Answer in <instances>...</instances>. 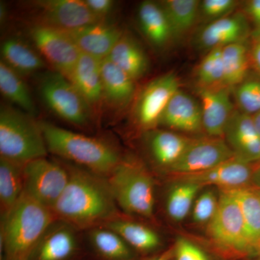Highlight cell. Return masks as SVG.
<instances>
[{
	"label": "cell",
	"mask_w": 260,
	"mask_h": 260,
	"mask_svg": "<svg viewBox=\"0 0 260 260\" xmlns=\"http://www.w3.org/2000/svg\"><path fill=\"white\" fill-rule=\"evenodd\" d=\"M62 161L68 168L69 180L52 208L56 218L84 232L102 226L123 215L107 178L75 164Z\"/></svg>",
	"instance_id": "6da1fadb"
},
{
	"label": "cell",
	"mask_w": 260,
	"mask_h": 260,
	"mask_svg": "<svg viewBox=\"0 0 260 260\" xmlns=\"http://www.w3.org/2000/svg\"><path fill=\"white\" fill-rule=\"evenodd\" d=\"M39 124L49 153L102 177H109L124 157L116 143L107 138L75 133L49 121Z\"/></svg>",
	"instance_id": "7a4b0ae2"
},
{
	"label": "cell",
	"mask_w": 260,
	"mask_h": 260,
	"mask_svg": "<svg viewBox=\"0 0 260 260\" xmlns=\"http://www.w3.org/2000/svg\"><path fill=\"white\" fill-rule=\"evenodd\" d=\"M55 218L52 210L24 193L9 213L1 219L3 260H28L42 234Z\"/></svg>",
	"instance_id": "3957f363"
},
{
	"label": "cell",
	"mask_w": 260,
	"mask_h": 260,
	"mask_svg": "<svg viewBox=\"0 0 260 260\" xmlns=\"http://www.w3.org/2000/svg\"><path fill=\"white\" fill-rule=\"evenodd\" d=\"M107 179L121 213L126 216L153 220L155 208V180L141 162L124 155Z\"/></svg>",
	"instance_id": "277c9868"
},
{
	"label": "cell",
	"mask_w": 260,
	"mask_h": 260,
	"mask_svg": "<svg viewBox=\"0 0 260 260\" xmlns=\"http://www.w3.org/2000/svg\"><path fill=\"white\" fill-rule=\"evenodd\" d=\"M48 149L39 121L18 108H0V157L25 164L47 157Z\"/></svg>",
	"instance_id": "5b68a950"
},
{
	"label": "cell",
	"mask_w": 260,
	"mask_h": 260,
	"mask_svg": "<svg viewBox=\"0 0 260 260\" xmlns=\"http://www.w3.org/2000/svg\"><path fill=\"white\" fill-rule=\"evenodd\" d=\"M38 90L48 109L65 122L85 129L94 121L78 90L61 73L44 72L39 76Z\"/></svg>",
	"instance_id": "8992f818"
},
{
	"label": "cell",
	"mask_w": 260,
	"mask_h": 260,
	"mask_svg": "<svg viewBox=\"0 0 260 260\" xmlns=\"http://www.w3.org/2000/svg\"><path fill=\"white\" fill-rule=\"evenodd\" d=\"M69 180L62 160L47 157L30 160L24 166V193L52 210Z\"/></svg>",
	"instance_id": "52a82bcc"
},
{
	"label": "cell",
	"mask_w": 260,
	"mask_h": 260,
	"mask_svg": "<svg viewBox=\"0 0 260 260\" xmlns=\"http://www.w3.org/2000/svg\"><path fill=\"white\" fill-rule=\"evenodd\" d=\"M180 90V83L173 73L160 75L137 94L132 107L131 119L142 133L158 128L160 119L174 94Z\"/></svg>",
	"instance_id": "ba28073f"
},
{
	"label": "cell",
	"mask_w": 260,
	"mask_h": 260,
	"mask_svg": "<svg viewBox=\"0 0 260 260\" xmlns=\"http://www.w3.org/2000/svg\"><path fill=\"white\" fill-rule=\"evenodd\" d=\"M208 234L223 249L246 255L248 242L240 206L233 190H222L218 208L208 223Z\"/></svg>",
	"instance_id": "9c48e42d"
},
{
	"label": "cell",
	"mask_w": 260,
	"mask_h": 260,
	"mask_svg": "<svg viewBox=\"0 0 260 260\" xmlns=\"http://www.w3.org/2000/svg\"><path fill=\"white\" fill-rule=\"evenodd\" d=\"M29 37L38 52L53 70L68 78L82 53L66 32L32 24Z\"/></svg>",
	"instance_id": "30bf717a"
},
{
	"label": "cell",
	"mask_w": 260,
	"mask_h": 260,
	"mask_svg": "<svg viewBox=\"0 0 260 260\" xmlns=\"http://www.w3.org/2000/svg\"><path fill=\"white\" fill-rule=\"evenodd\" d=\"M83 243V232L56 218L42 234L28 260H78Z\"/></svg>",
	"instance_id": "8fae6325"
},
{
	"label": "cell",
	"mask_w": 260,
	"mask_h": 260,
	"mask_svg": "<svg viewBox=\"0 0 260 260\" xmlns=\"http://www.w3.org/2000/svg\"><path fill=\"white\" fill-rule=\"evenodd\" d=\"M34 23L70 31L102 22L88 9L84 0H41L32 2Z\"/></svg>",
	"instance_id": "7c38bea8"
},
{
	"label": "cell",
	"mask_w": 260,
	"mask_h": 260,
	"mask_svg": "<svg viewBox=\"0 0 260 260\" xmlns=\"http://www.w3.org/2000/svg\"><path fill=\"white\" fill-rule=\"evenodd\" d=\"M234 155L223 138L193 139L184 154L167 173L176 176L189 175L209 170Z\"/></svg>",
	"instance_id": "4fadbf2b"
},
{
	"label": "cell",
	"mask_w": 260,
	"mask_h": 260,
	"mask_svg": "<svg viewBox=\"0 0 260 260\" xmlns=\"http://www.w3.org/2000/svg\"><path fill=\"white\" fill-rule=\"evenodd\" d=\"M102 61L93 56L81 54L68 77L88 107L93 120L101 116L104 109Z\"/></svg>",
	"instance_id": "5bb4252c"
},
{
	"label": "cell",
	"mask_w": 260,
	"mask_h": 260,
	"mask_svg": "<svg viewBox=\"0 0 260 260\" xmlns=\"http://www.w3.org/2000/svg\"><path fill=\"white\" fill-rule=\"evenodd\" d=\"M223 139L235 158L251 165L260 162V137L252 116L235 109L225 127Z\"/></svg>",
	"instance_id": "9a60e30c"
},
{
	"label": "cell",
	"mask_w": 260,
	"mask_h": 260,
	"mask_svg": "<svg viewBox=\"0 0 260 260\" xmlns=\"http://www.w3.org/2000/svg\"><path fill=\"white\" fill-rule=\"evenodd\" d=\"M253 169L251 164L234 157L204 172L174 177L177 180L191 181L204 187L214 186L222 190H236L252 186Z\"/></svg>",
	"instance_id": "2e32d148"
},
{
	"label": "cell",
	"mask_w": 260,
	"mask_h": 260,
	"mask_svg": "<svg viewBox=\"0 0 260 260\" xmlns=\"http://www.w3.org/2000/svg\"><path fill=\"white\" fill-rule=\"evenodd\" d=\"M250 28L247 17L238 12L210 23H205L197 34L196 44L200 49L210 51L236 43L246 42Z\"/></svg>",
	"instance_id": "e0dca14e"
},
{
	"label": "cell",
	"mask_w": 260,
	"mask_h": 260,
	"mask_svg": "<svg viewBox=\"0 0 260 260\" xmlns=\"http://www.w3.org/2000/svg\"><path fill=\"white\" fill-rule=\"evenodd\" d=\"M227 87L198 88L203 114V129L212 138H223L224 132L234 109Z\"/></svg>",
	"instance_id": "ac0fdd59"
},
{
	"label": "cell",
	"mask_w": 260,
	"mask_h": 260,
	"mask_svg": "<svg viewBox=\"0 0 260 260\" xmlns=\"http://www.w3.org/2000/svg\"><path fill=\"white\" fill-rule=\"evenodd\" d=\"M143 137L150 160L165 172L178 161L193 140L172 130L159 128L145 132Z\"/></svg>",
	"instance_id": "d6986e66"
},
{
	"label": "cell",
	"mask_w": 260,
	"mask_h": 260,
	"mask_svg": "<svg viewBox=\"0 0 260 260\" xmlns=\"http://www.w3.org/2000/svg\"><path fill=\"white\" fill-rule=\"evenodd\" d=\"M104 109L121 112L134 102L136 81L116 66L109 58L102 61Z\"/></svg>",
	"instance_id": "ffe728a7"
},
{
	"label": "cell",
	"mask_w": 260,
	"mask_h": 260,
	"mask_svg": "<svg viewBox=\"0 0 260 260\" xmlns=\"http://www.w3.org/2000/svg\"><path fill=\"white\" fill-rule=\"evenodd\" d=\"M82 54L103 59L108 57L123 32L119 27L107 21L90 24L65 31Z\"/></svg>",
	"instance_id": "44dd1931"
},
{
	"label": "cell",
	"mask_w": 260,
	"mask_h": 260,
	"mask_svg": "<svg viewBox=\"0 0 260 260\" xmlns=\"http://www.w3.org/2000/svg\"><path fill=\"white\" fill-rule=\"evenodd\" d=\"M159 126L189 134L202 133L204 129L200 103L180 89L168 104Z\"/></svg>",
	"instance_id": "7402d4cb"
},
{
	"label": "cell",
	"mask_w": 260,
	"mask_h": 260,
	"mask_svg": "<svg viewBox=\"0 0 260 260\" xmlns=\"http://www.w3.org/2000/svg\"><path fill=\"white\" fill-rule=\"evenodd\" d=\"M137 17L142 34L155 49L162 50L175 42L172 26L160 3L142 2Z\"/></svg>",
	"instance_id": "603a6c76"
},
{
	"label": "cell",
	"mask_w": 260,
	"mask_h": 260,
	"mask_svg": "<svg viewBox=\"0 0 260 260\" xmlns=\"http://www.w3.org/2000/svg\"><path fill=\"white\" fill-rule=\"evenodd\" d=\"M84 241L99 260H134L135 251L117 233L104 226L83 232Z\"/></svg>",
	"instance_id": "cb8c5ba5"
},
{
	"label": "cell",
	"mask_w": 260,
	"mask_h": 260,
	"mask_svg": "<svg viewBox=\"0 0 260 260\" xmlns=\"http://www.w3.org/2000/svg\"><path fill=\"white\" fill-rule=\"evenodd\" d=\"M108 58L135 81L143 78L150 68L143 48L134 37L125 32H123Z\"/></svg>",
	"instance_id": "d4e9b609"
},
{
	"label": "cell",
	"mask_w": 260,
	"mask_h": 260,
	"mask_svg": "<svg viewBox=\"0 0 260 260\" xmlns=\"http://www.w3.org/2000/svg\"><path fill=\"white\" fill-rule=\"evenodd\" d=\"M1 61L22 77L38 73L47 67L35 47L18 37L5 39L1 45Z\"/></svg>",
	"instance_id": "484cf974"
},
{
	"label": "cell",
	"mask_w": 260,
	"mask_h": 260,
	"mask_svg": "<svg viewBox=\"0 0 260 260\" xmlns=\"http://www.w3.org/2000/svg\"><path fill=\"white\" fill-rule=\"evenodd\" d=\"M104 226L117 233L135 251L153 252L162 246L161 238L155 229L146 224L126 218L124 214Z\"/></svg>",
	"instance_id": "4316f807"
},
{
	"label": "cell",
	"mask_w": 260,
	"mask_h": 260,
	"mask_svg": "<svg viewBox=\"0 0 260 260\" xmlns=\"http://www.w3.org/2000/svg\"><path fill=\"white\" fill-rule=\"evenodd\" d=\"M24 166L0 157V215L4 218L24 194Z\"/></svg>",
	"instance_id": "83f0119b"
},
{
	"label": "cell",
	"mask_w": 260,
	"mask_h": 260,
	"mask_svg": "<svg viewBox=\"0 0 260 260\" xmlns=\"http://www.w3.org/2000/svg\"><path fill=\"white\" fill-rule=\"evenodd\" d=\"M0 91L3 96L18 109L32 116L37 114V107L23 77L0 61Z\"/></svg>",
	"instance_id": "f1b7e54d"
},
{
	"label": "cell",
	"mask_w": 260,
	"mask_h": 260,
	"mask_svg": "<svg viewBox=\"0 0 260 260\" xmlns=\"http://www.w3.org/2000/svg\"><path fill=\"white\" fill-rule=\"evenodd\" d=\"M233 191L237 197L244 220L248 256L251 249L260 243V198L253 186Z\"/></svg>",
	"instance_id": "f546056e"
},
{
	"label": "cell",
	"mask_w": 260,
	"mask_h": 260,
	"mask_svg": "<svg viewBox=\"0 0 260 260\" xmlns=\"http://www.w3.org/2000/svg\"><path fill=\"white\" fill-rule=\"evenodd\" d=\"M160 3L167 13L176 41L188 34L199 20V0H164Z\"/></svg>",
	"instance_id": "4dcf8cb0"
},
{
	"label": "cell",
	"mask_w": 260,
	"mask_h": 260,
	"mask_svg": "<svg viewBox=\"0 0 260 260\" xmlns=\"http://www.w3.org/2000/svg\"><path fill=\"white\" fill-rule=\"evenodd\" d=\"M249 53L246 42L230 44L222 49L223 86L234 89L247 78Z\"/></svg>",
	"instance_id": "1f68e13d"
},
{
	"label": "cell",
	"mask_w": 260,
	"mask_h": 260,
	"mask_svg": "<svg viewBox=\"0 0 260 260\" xmlns=\"http://www.w3.org/2000/svg\"><path fill=\"white\" fill-rule=\"evenodd\" d=\"M203 188L204 186L191 181L177 180L166 198L168 216L175 222L184 220L191 211L195 200Z\"/></svg>",
	"instance_id": "d6a6232c"
},
{
	"label": "cell",
	"mask_w": 260,
	"mask_h": 260,
	"mask_svg": "<svg viewBox=\"0 0 260 260\" xmlns=\"http://www.w3.org/2000/svg\"><path fill=\"white\" fill-rule=\"evenodd\" d=\"M222 49L218 47L208 51L196 72L198 88H213L223 85V63Z\"/></svg>",
	"instance_id": "836d02e7"
},
{
	"label": "cell",
	"mask_w": 260,
	"mask_h": 260,
	"mask_svg": "<svg viewBox=\"0 0 260 260\" xmlns=\"http://www.w3.org/2000/svg\"><path fill=\"white\" fill-rule=\"evenodd\" d=\"M233 90L239 111L251 116L260 112V80L246 78Z\"/></svg>",
	"instance_id": "e575fe53"
},
{
	"label": "cell",
	"mask_w": 260,
	"mask_h": 260,
	"mask_svg": "<svg viewBox=\"0 0 260 260\" xmlns=\"http://www.w3.org/2000/svg\"><path fill=\"white\" fill-rule=\"evenodd\" d=\"M219 198L215 191L205 190L197 197L192 209L191 219L196 223H208L218 208Z\"/></svg>",
	"instance_id": "d590c367"
},
{
	"label": "cell",
	"mask_w": 260,
	"mask_h": 260,
	"mask_svg": "<svg viewBox=\"0 0 260 260\" xmlns=\"http://www.w3.org/2000/svg\"><path fill=\"white\" fill-rule=\"evenodd\" d=\"M239 2L237 0H203L200 1V18L206 23L233 14Z\"/></svg>",
	"instance_id": "8d00e7d4"
},
{
	"label": "cell",
	"mask_w": 260,
	"mask_h": 260,
	"mask_svg": "<svg viewBox=\"0 0 260 260\" xmlns=\"http://www.w3.org/2000/svg\"><path fill=\"white\" fill-rule=\"evenodd\" d=\"M174 252L176 260H210L201 248L184 237L178 238Z\"/></svg>",
	"instance_id": "74e56055"
},
{
	"label": "cell",
	"mask_w": 260,
	"mask_h": 260,
	"mask_svg": "<svg viewBox=\"0 0 260 260\" xmlns=\"http://www.w3.org/2000/svg\"><path fill=\"white\" fill-rule=\"evenodd\" d=\"M92 13L102 21H107V17L112 14L115 8V2L112 0H84Z\"/></svg>",
	"instance_id": "f35d334b"
},
{
	"label": "cell",
	"mask_w": 260,
	"mask_h": 260,
	"mask_svg": "<svg viewBox=\"0 0 260 260\" xmlns=\"http://www.w3.org/2000/svg\"><path fill=\"white\" fill-rule=\"evenodd\" d=\"M245 10L246 14L254 24V28L252 36L254 40L260 39V0L248 2Z\"/></svg>",
	"instance_id": "ab89813d"
},
{
	"label": "cell",
	"mask_w": 260,
	"mask_h": 260,
	"mask_svg": "<svg viewBox=\"0 0 260 260\" xmlns=\"http://www.w3.org/2000/svg\"><path fill=\"white\" fill-rule=\"evenodd\" d=\"M250 55L254 66L260 73V39L254 41V45L251 48Z\"/></svg>",
	"instance_id": "60d3db41"
},
{
	"label": "cell",
	"mask_w": 260,
	"mask_h": 260,
	"mask_svg": "<svg viewBox=\"0 0 260 260\" xmlns=\"http://www.w3.org/2000/svg\"><path fill=\"white\" fill-rule=\"evenodd\" d=\"M251 184L253 187L260 190V162H258V165L253 169Z\"/></svg>",
	"instance_id": "b9f144b4"
},
{
	"label": "cell",
	"mask_w": 260,
	"mask_h": 260,
	"mask_svg": "<svg viewBox=\"0 0 260 260\" xmlns=\"http://www.w3.org/2000/svg\"><path fill=\"white\" fill-rule=\"evenodd\" d=\"M7 16V9L5 5L1 3L0 4V20H1L2 25L4 24L5 20H6Z\"/></svg>",
	"instance_id": "7bdbcfd3"
},
{
	"label": "cell",
	"mask_w": 260,
	"mask_h": 260,
	"mask_svg": "<svg viewBox=\"0 0 260 260\" xmlns=\"http://www.w3.org/2000/svg\"><path fill=\"white\" fill-rule=\"evenodd\" d=\"M260 256V243L256 246H254L248 254L249 258L256 257Z\"/></svg>",
	"instance_id": "ee69618b"
},
{
	"label": "cell",
	"mask_w": 260,
	"mask_h": 260,
	"mask_svg": "<svg viewBox=\"0 0 260 260\" xmlns=\"http://www.w3.org/2000/svg\"><path fill=\"white\" fill-rule=\"evenodd\" d=\"M253 120H254V125L256 126V129L257 130L258 134L260 137V112L255 115L252 116Z\"/></svg>",
	"instance_id": "f6af8a7d"
},
{
	"label": "cell",
	"mask_w": 260,
	"mask_h": 260,
	"mask_svg": "<svg viewBox=\"0 0 260 260\" xmlns=\"http://www.w3.org/2000/svg\"><path fill=\"white\" fill-rule=\"evenodd\" d=\"M169 256H168V254H164V255L159 256L158 257L154 258V259L151 260H169Z\"/></svg>",
	"instance_id": "bcb514c9"
},
{
	"label": "cell",
	"mask_w": 260,
	"mask_h": 260,
	"mask_svg": "<svg viewBox=\"0 0 260 260\" xmlns=\"http://www.w3.org/2000/svg\"><path fill=\"white\" fill-rule=\"evenodd\" d=\"M248 260H260V256H256V257L249 258Z\"/></svg>",
	"instance_id": "7dc6e473"
},
{
	"label": "cell",
	"mask_w": 260,
	"mask_h": 260,
	"mask_svg": "<svg viewBox=\"0 0 260 260\" xmlns=\"http://www.w3.org/2000/svg\"><path fill=\"white\" fill-rule=\"evenodd\" d=\"M256 189V188H255ZM256 189V191H257V193H258V194H259V198H260V190L259 189Z\"/></svg>",
	"instance_id": "c3c4849f"
}]
</instances>
